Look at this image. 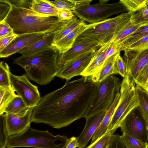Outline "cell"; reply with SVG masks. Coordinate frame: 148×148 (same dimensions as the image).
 I'll return each mask as SVG.
<instances>
[{"label": "cell", "mask_w": 148, "mask_h": 148, "mask_svg": "<svg viewBox=\"0 0 148 148\" xmlns=\"http://www.w3.org/2000/svg\"><path fill=\"white\" fill-rule=\"evenodd\" d=\"M124 51L123 58L126 63L127 68L125 77L129 83H135V79L148 62V49H126Z\"/></svg>", "instance_id": "obj_11"}, {"label": "cell", "mask_w": 148, "mask_h": 148, "mask_svg": "<svg viewBox=\"0 0 148 148\" xmlns=\"http://www.w3.org/2000/svg\"><path fill=\"white\" fill-rule=\"evenodd\" d=\"M112 135L105 134L91 143L86 148H108L110 143Z\"/></svg>", "instance_id": "obj_34"}, {"label": "cell", "mask_w": 148, "mask_h": 148, "mask_svg": "<svg viewBox=\"0 0 148 148\" xmlns=\"http://www.w3.org/2000/svg\"><path fill=\"white\" fill-rule=\"evenodd\" d=\"M85 23L83 20L79 18L77 19L75 16L72 19L69 21L61 29L55 32L53 43L60 40L75 28Z\"/></svg>", "instance_id": "obj_24"}, {"label": "cell", "mask_w": 148, "mask_h": 148, "mask_svg": "<svg viewBox=\"0 0 148 148\" xmlns=\"http://www.w3.org/2000/svg\"><path fill=\"white\" fill-rule=\"evenodd\" d=\"M134 82L148 92V62L136 77Z\"/></svg>", "instance_id": "obj_31"}, {"label": "cell", "mask_w": 148, "mask_h": 148, "mask_svg": "<svg viewBox=\"0 0 148 148\" xmlns=\"http://www.w3.org/2000/svg\"><path fill=\"white\" fill-rule=\"evenodd\" d=\"M34 107L18 114L5 113L6 127L9 136L22 134L30 127L31 116Z\"/></svg>", "instance_id": "obj_12"}, {"label": "cell", "mask_w": 148, "mask_h": 148, "mask_svg": "<svg viewBox=\"0 0 148 148\" xmlns=\"http://www.w3.org/2000/svg\"><path fill=\"white\" fill-rule=\"evenodd\" d=\"M62 54L53 46L32 55L21 56L15 59L13 63L22 67L28 78L40 85H45L61 71Z\"/></svg>", "instance_id": "obj_3"}, {"label": "cell", "mask_w": 148, "mask_h": 148, "mask_svg": "<svg viewBox=\"0 0 148 148\" xmlns=\"http://www.w3.org/2000/svg\"><path fill=\"white\" fill-rule=\"evenodd\" d=\"M13 33V29L4 20L0 22V39Z\"/></svg>", "instance_id": "obj_42"}, {"label": "cell", "mask_w": 148, "mask_h": 148, "mask_svg": "<svg viewBox=\"0 0 148 148\" xmlns=\"http://www.w3.org/2000/svg\"><path fill=\"white\" fill-rule=\"evenodd\" d=\"M148 35V24L140 28L133 34L128 37L120 45V51L125 47L130 45Z\"/></svg>", "instance_id": "obj_30"}, {"label": "cell", "mask_w": 148, "mask_h": 148, "mask_svg": "<svg viewBox=\"0 0 148 148\" xmlns=\"http://www.w3.org/2000/svg\"><path fill=\"white\" fill-rule=\"evenodd\" d=\"M138 12L139 18L137 21L140 22L148 21V5L142 8Z\"/></svg>", "instance_id": "obj_44"}, {"label": "cell", "mask_w": 148, "mask_h": 148, "mask_svg": "<svg viewBox=\"0 0 148 148\" xmlns=\"http://www.w3.org/2000/svg\"><path fill=\"white\" fill-rule=\"evenodd\" d=\"M111 42L101 46L93 54L88 65L81 74L84 77H88L97 73L103 66L107 57L106 53Z\"/></svg>", "instance_id": "obj_18"}, {"label": "cell", "mask_w": 148, "mask_h": 148, "mask_svg": "<svg viewBox=\"0 0 148 148\" xmlns=\"http://www.w3.org/2000/svg\"><path fill=\"white\" fill-rule=\"evenodd\" d=\"M148 49V35L135 42L123 48L121 51L126 49L141 50Z\"/></svg>", "instance_id": "obj_35"}, {"label": "cell", "mask_w": 148, "mask_h": 148, "mask_svg": "<svg viewBox=\"0 0 148 148\" xmlns=\"http://www.w3.org/2000/svg\"><path fill=\"white\" fill-rule=\"evenodd\" d=\"M32 3L36 5L49 8H55L48 0H32Z\"/></svg>", "instance_id": "obj_46"}, {"label": "cell", "mask_w": 148, "mask_h": 148, "mask_svg": "<svg viewBox=\"0 0 148 148\" xmlns=\"http://www.w3.org/2000/svg\"><path fill=\"white\" fill-rule=\"evenodd\" d=\"M97 88L90 76L66 82L61 88L41 97L33 110L31 122L55 129L84 117Z\"/></svg>", "instance_id": "obj_1"}, {"label": "cell", "mask_w": 148, "mask_h": 148, "mask_svg": "<svg viewBox=\"0 0 148 148\" xmlns=\"http://www.w3.org/2000/svg\"><path fill=\"white\" fill-rule=\"evenodd\" d=\"M108 148H129L122 135H112L110 142Z\"/></svg>", "instance_id": "obj_37"}, {"label": "cell", "mask_w": 148, "mask_h": 148, "mask_svg": "<svg viewBox=\"0 0 148 148\" xmlns=\"http://www.w3.org/2000/svg\"><path fill=\"white\" fill-rule=\"evenodd\" d=\"M57 16L60 21H64L70 20L75 16L71 10L64 9L59 10Z\"/></svg>", "instance_id": "obj_41"}, {"label": "cell", "mask_w": 148, "mask_h": 148, "mask_svg": "<svg viewBox=\"0 0 148 148\" xmlns=\"http://www.w3.org/2000/svg\"><path fill=\"white\" fill-rule=\"evenodd\" d=\"M58 10L67 9L72 11L78 8L90 4L92 0H48Z\"/></svg>", "instance_id": "obj_23"}, {"label": "cell", "mask_w": 148, "mask_h": 148, "mask_svg": "<svg viewBox=\"0 0 148 148\" xmlns=\"http://www.w3.org/2000/svg\"><path fill=\"white\" fill-rule=\"evenodd\" d=\"M147 130H148V127H147Z\"/></svg>", "instance_id": "obj_47"}, {"label": "cell", "mask_w": 148, "mask_h": 148, "mask_svg": "<svg viewBox=\"0 0 148 148\" xmlns=\"http://www.w3.org/2000/svg\"><path fill=\"white\" fill-rule=\"evenodd\" d=\"M5 114L0 115V148H6L9 137L5 126Z\"/></svg>", "instance_id": "obj_32"}, {"label": "cell", "mask_w": 148, "mask_h": 148, "mask_svg": "<svg viewBox=\"0 0 148 148\" xmlns=\"http://www.w3.org/2000/svg\"><path fill=\"white\" fill-rule=\"evenodd\" d=\"M148 122L139 105L134 108L121 122L122 134H126L144 143H148Z\"/></svg>", "instance_id": "obj_9"}, {"label": "cell", "mask_w": 148, "mask_h": 148, "mask_svg": "<svg viewBox=\"0 0 148 148\" xmlns=\"http://www.w3.org/2000/svg\"><path fill=\"white\" fill-rule=\"evenodd\" d=\"M46 34L34 33L18 36L0 52L1 58H7L42 38Z\"/></svg>", "instance_id": "obj_15"}, {"label": "cell", "mask_w": 148, "mask_h": 148, "mask_svg": "<svg viewBox=\"0 0 148 148\" xmlns=\"http://www.w3.org/2000/svg\"><path fill=\"white\" fill-rule=\"evenodd\" d=\"M11 8V5L6 0H0V22L4 20Z\"/></svg>", "instance_id": "obj_40"}, {"label": "cell", "mask_w": 148, "mask_h": 148, "mask_svg": "<svg viewBox=\"0 0 148 148\" xmlns=\"http://www.w3.org/2000/svg\"><path fill=\"white\" fill-rule=\"evenodd\" d=\"M10 5L18 8L31 9L32 5V0H6Z\"/></svg>", "instance_id": "obj_39"}, {"label": "cell", "mask_w": 148, "mask_h": 148, "mask_svg": "<svg viewBox=\"0 0 148 148\" xmlns=\"http://www.w3.org/2000/svg\"><path fill=\"white\" fill-rule=\"evenodd\" d=\"M135 90L138 105L148 122V92L137 84Z\"/></svg>", "instance_id": "obj_26"}, {"label": "cell", "mask_w": 148, "mask_h": 148, "mask_svg": "<svg viewBox=\"0 0 148 148\" xmlns=\"http://www.w3.org/2000/svg\"><path fill=\"white\" fill-rule=\"evenodd\" d=\"M18 36L13 33L0 39V52L8 46Z\"/></svg>", "instance_id": "obj_43"}, {"label": "cell", "mask_w": 148, "mask_h": 148, "mask_svg": "<svg viewBox=\"0 0 148 148\" xmlns=\"http://www.w3.org/2000/svg\"><path fill=\"white\" fill-rule=\"evenodd\" d=\"M125 12L127 11L119 1L112 3L99 2L76 8L73 13L79 18L92 24L104 21L112 15Z\"/></svg>", "instance_id": "obj_8"}, {"label": "cell", "mask_w": 148, "mask_h": 148, "mask_svg": "<svg viewBox=\"0 0 148 148\" xmlns=\"http://www.w3.org/2000/svg\"><path fill=\"white\" fill-rule=\"evenodd\" d=\"M106 111L96 114L86 118L84 128L77 137L79 143L78 148H84L102 122Z\"/></svg>", "instance_id": "obj_16"}, {"label": "cell", "mask_w": 148, "mask_h": 148, "mask_svg": "<svg viewBox=\"0 0 148 148\" xmlns=\"http://www.w3.org/2000/svg\"><path fill=\"white\" fill-rule=\"evenodd\" d=\"M29 108L22 98L18 95L9 104L5 110L4 113L18 114L25 111Z\"/></svg>", "instance_id": "obj_27"}, {"label": "cell", "mask_w": 148, "mask_h": 148, "mask_svg": "<svg viewBox=\"0 0 148 148\" xmlns=\"http://www.w3.org/2000/svg\"><path fill=\"white\" fill-rule=\"evenodd\" d=\"M120 54V51H118L107 59L99 71L90 76L94 82L98 84L110 75L115 74L114 66L116 58Z\"/></svg>", "instance_id": "obj_22"}, {"label": "cell", "mask_w": 148, "mask_h": 148, "mask_svg": "<svg viewBox=\"0 0 148 148\" xmlns=\"http://www.w3.org/2000/svg\"><path fill=\"white\" fill-rule=\"evenodd\" d=\"M101 46L97 43L93 42L74 43L71 48L62 54L60 62L61 70L68 63L95 51Z\"/></svg>", "instance_id": "obj_14"}, {"label": "cell", "mask_w": 148, "mask_h": 148, "mask_svg": "<svg viewBox=\"0 0 148 148\" xmlns=\"http://www.w3.org/2000/svg\"><path fill=\"white\" fill-rule=\"evenodd\" d=\"M86 24L84 23L78 26L71 32L58 41L53 43L61 53L71 48L77 38L84 30Z\"/></svg>", "instance_id": "obj_20"}, {"label": "cell", "mask_w": 148, "mask_h": 148, "mask_svg": "<svg viewBox=\"0 0 148 148\" xmlns=\"http://www.w3.org/2000/svg\"><path fill=\"white\" fill-rule=\"evenodd\" d=\"M56 32L46 34L41 39L31 45L22 49L18 53L21 54V56H27L51 47L53 46L54 35Z\"/></svg>", "instance_id": "obj_19"}, {"label": "cell", "mask_w": 148, "mask_h": 148, "mask_svg": "<svg viewBox=\"0 0 148 148\" xmlns=\"http://www.w3.org/2000/svg\"><path fill=\"white\" fill-rule=\"evenodd\" d=\"M31 9L40 14L51 16H57L59 11L56 8L40 7L32 3Z\"/></svg>", "instance_id": "obj_38"}, {"label": "cell", "mask_w": 148, "mask_h": 148, "mask_svg": "<svg viewBox=\"0 0 148 148\" xmlns=\"http://www.w3.org/2000/svg\"><path fill=\"white\" fill-rule=\"evenodd\" d=\"M122 136L129 148H148V143H144L126 134Z\"/></svg>", "instance_id": "obj_33"}, {"label": "cell", "mask_w": 148, "mask_h": 148, "mask_svg": "<svg viewBox=\"0 0 148 148\" xmlns=\"http://www.w3.org/2000/svg\"><path fill=\"white\" fill-rule=\"evenodd\" d=\"M13 89L0 87V115L4 113L6 108L11 102L18 95Z\"/></svg>", "instance_id": "obj_25"}, {"label": "cell", "mask_w": 148, "mask_h": 148, "mask_svg": "<svg viewBox=\"0 0 148 148\" xmlns=\"http://www.w3.org/2000/svg\"><path fill=\"white\" fill-rule=\"evenodd\" d=\"M128 12L135 13L148 5V0H120Z\"/></svg>", "instance_id": "obj_29"}, {"label": "cell", "mask_w": 148, "mask_h": 148, "mask_svg": "<svg viewBox=\"0 0 148 148\" xmlns=\"http://www.w3.org/2000/svg\"><path fill=\"white\" fill-rule=\"evenodd\" d=\"M138 12L134 13L130 21L114 36L112 42L119 46L129 36L133 34L142 27L148 24V21H138Z\"/></svg>", "instance_id": "obj_17"}, {"label": "cell", "mask_w": 148, "mask_h": 148, "mask_svg": "<svg viewBox=\"0 0 148 148\" xmlns=\"http://www.w3.org/2000/svg\"><path fill=\"white\" fill-rule=\"evenodd\" d=\"M135 83H130L126 77L121 82L120 99L113 114L106 134L112 135L120 127L128 114L138 105L135 90Z\"/></svg>", "instance_id": "obj_7"}, {"label": "cell", "mask_w": 148, "mask_h": 148, "mask_svg": "<svg viewBox=\"0 0 148 148\" xmlns=\"http://www.w3.org/2000/svg\"><path fill=\"white\" fill-rule=\"evenodd\" d=\"M95 51L91 52L66 64L56 76L65 79L66 82H68L75 76L81 75L90 63Z\"/></svg>", "instance_id": "obj_13"}, {"label": "cell", "mask_w": 148, "mask_h": 148, "mask_svg": "<svg viewBox=\"0 0 148 148\" xmlns=\"http://www.w3.org/2000/svg\"><path fill=\"white\" fill-rule=\"evenodd\" d=\"M120 97V93L119 92L117 94L112 103L106 111L100 125L92 136L91 143L106 133L115 109L119 102Z\"/></svg>", "instance_id": "obj_21"}, {"label": "cell", "mask_w": 148, "mask_h": 148, "mask_svg": "<svg viewBox=\"0 0 148 148\" xmlns=\"http://www.w3.org/2000/svg\"><path fill=\"white\" fill-rule=\"evenodd\" d=\"M120 79L112 75L97 84V88L85 114L86 119L98 113L107 111L120 92Z\"/></svg>", "instance_id": "obj_6"}, {"label": "cell", "mask_w": 148, "mask_h": 148, "mask_svg": "<svg viewBox=\"0 0 148 148\" xmlns=\"http://www.w3.org/2000/svg\"><path fill=\"white\" fill-rule=\"evenodd\" d=\"M68 138L53 135L47 131L30 127L20 134L8 137L6 147H28L36 148H65Z\"/></svg>", "instance_id": "obj_5"}, {"label": "cell", "mask_w": 148, "mask_h": 148, "mask_svg": "<svg viewBox=\"0 0 148 148\" xmlns=\"http://www.w3.org/2000/svg\"><path fill=\"white\" fill-rule=\"evenodd\" d=\"M13 90L21 97L29 108L36 106L41 97L38 86L32 84L25 74L17 76L10 73Z\"/></svg>", "instance_id": "obj_10"}, {"label": "cell", "mask_w": 148, "mask_h": 148, "mask_svg": "<svg viewBox=\"0 0 148 148\" xmlns=\"http://www.w3.org/2000/svg\"><path fill=\"white\" fill-rule=\"evenodd\" d=\"M4 20L18 36L56 32L61 29L69 21H60L57 16L46 15L31 9L18 8L12 5Z\"/></svg>", "instance_id": "obj_2"}, {"label": "cell", "mask_w": 148, "mask_h": 148, "mask_svg": "<svg viewBox=\"0 0 148 148\" xmlns=\"http://www.w3.org/2000/svg\"><path fill=\"white\" fill-rule=\"evenodd\" d=\"M114 69L115 74H119L123 78L125 77L127 72L126 64L120 55L116 60Z\"/></svg>", "instance_id": "obj_36"}, {"label": "cell", "mask_w": 148, "mask_h": 148, "mask_svg": "<svg viewBox=\"0 0 148 148\" xmlns=\"http://www.w3.org/2000/svg\"><path fill=\"white\" fill-rule=\"evenodd\" d=\"M79 146L77 137L73 136L68 138L65 148H75Z\"/></svg>", "instance_id": "obj_45"}, {"label": "cell", "mask_w": 148, "mask_h": 148, "mask_svg": "<svg viewBox=\"0 0 148 148\" xmlns=\"http://www.w3.org/2000/svg\"><path fill=\"white\" fill-rule=\"evenodd\" d=\"M134 13L127 12L99 22L86 24L74 43L93 42L101 46L111 42L114 36L130 21Z\"/></svg>", "instance_id": "obj_4"}, {"label": "cell", "mask_w": 148, "mask_h": 148, "mask_svg": "<svg viewBox=\"0 0 148 148\" xmlns=\"http://www.w3.org/2000/svg\"><path fill=\"white\" fill-rule=\"evenodd\" d=\"M9 66L7 63L1 61L0 63V87L12 89L10 82Z\"/></svg>", "instance_id": "obj_28"}]
</instances>
